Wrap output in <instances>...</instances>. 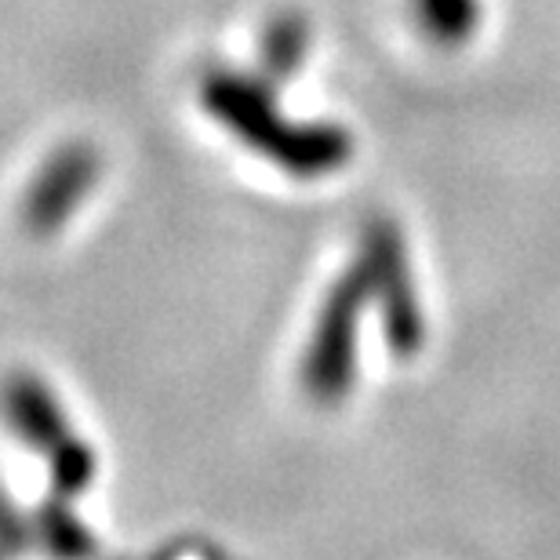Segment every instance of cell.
<instances>
[{"mask_svg":"<svg viewBox=\"0 0 560 560\" xmlns=\"http://www.w3.org/2000/svg\"><path fill=\"white\" fill-rule=\"evenodd\" d=\"M211 114L226 120L244 142L266 150L277 164L291 167L295 175H320L339 167L350 156V136L339 128H291L277 117L270 95L241 77L215 73L205 88Z\"/></svg>","mask_w":560,"mask_h":560,"instance_id":"6da1fadb","label":"cell"},{"mask_svg":"<svg viewBox=\"0 0 560 560\" xmlns=\"http://www.w3.org/2000/svg\"><path fill=\"white\" fill-rule=\"evenodd\" d=\"M368 291V270L357 266L342 284L331 291L328 306L320 313L317 335H313L306 357V386L313 397L335 400L350 386L353 375V339H357V313H361Z\"/></svg>","mask_w":560,"mask_h":560,"instance_id":"7a4b0ae2","label":"cell"},{"mask_svg":"<svg viewBox=\"0 0 560 560\" xmlns=\"http://www.w3.org/2000/svg\"><path fill=\"white\" fill-rule=\"evenodd\" d=\"M368 280L375 288H383L386 295V331L389 342L397 350H416L419 335H422V320H419V306H416V291H411L408 280V262H405V248H400V237L394 226H375L368 233Z\"/></svg>","mask_w":560,"mask_h":560,"instance_id":"3957f363","label":"cell"},{"mask_svg":"<svg viewBox=\"0 0 560 560\" xmlns=\"http://www.w3.org/2000/svg\"><path fill=\"white\" fill-rule=\"evenodd\" d=\"M95 172L98 161L88 145H70L59 156H51L26 197L30 230L51 233L55 226H62L73 215V208L88 197V189L95 183Z\"/></svg>","mask_w":560,"mask_h":560,"instance_id":"277c9868","label":"cell"},{"mask_svg":"<svg viewBox=\"0 0 560 560\" xmlns=\"http://www.w3.org/2000/svg\"><path fill=\"white\" fill-rule=\"evenodd\" d=\"M4 408H8L11 425H15L33 447H40V452L55 455L66 441H73V436L66 433V422L59 419V408H55L51 394L37 378H22V375L11 378L4 389Z\"/></svg>","mask_w":560,"mask_h":560,"instance_id":"5b68a950","label":"cell"},{"mask_svg":"<svg viewBox=\"0 0 560 560\" xmlns=\"http://www.w3.org/2000/svg\"><path fill=\"white\" fill-rule=\"evenodd\" d=\"M302 55H306V26H302V19L299 15L277 19L270 26V33H266V44H262L266 70L284 77L302 62Z\"/></svg>","mask_w":560,"mask_h":560,"instance_id":"8992f818","label":"cell"},{"mask_svg":"<svg viewBox=\"0 0 560 560\" xmlns=\"http://www.w3.org/2000/svg\"><path fill=\"white\" fill-rule=\"evenodd\" d=\"M419 11L425 19L430 33H436V40H466V33L477 22V4L474 0H419Z\"/></svg>","mask_w":560,"mask_h":560,"instance_id":"52a82bcc","label":"cell"}]
</instances>
